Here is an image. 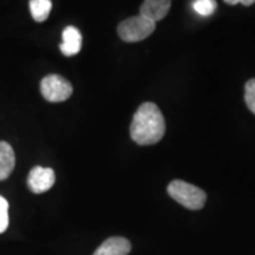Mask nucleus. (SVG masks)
I'll use <instances>...</instances> for the list:
<instances>
[{"label": "nucleus", "instance_id": "0eeeda50", "mask_svg": "<svg viewBox=\"0 0 255 255\" xmlns=\"http://www.w3.org/2000/svg\"><path fill=\"white\" fill-rule=\"evenodd\" d=\"M170 6L171 0H144L139 14L156 23L168 14Z\"/></svg>", "mask_w": 255, "mask_h": 255}, {"label": "nucleus", "instance_id": "4468645a", "mask_svg": "<svg viewBox=\"0 0 255 255\" xmlns=\"http://www.w3.org/2000/svg\"><path fill=\"white\" fill-rule=\"evenodd\" d=\"M225 2H227L229 5H237L239 2H241L245 6H251L255 2V0H223Z\"/></svg>", "mask_w": 255, "mask_h": 255}, {"label": "nucleus", "instance_id": "39448f33", "mask_svg": "<svg viewBox=\"0 0 255 255\" xmlns=\"http://www.w3.org/2000/svg\"><path fill=\"white\" fill-rule=\"evenodd\" d=\"M56 182V174L51 168L37 165L27 176V187L32 193L41 194L50 190Z\"/></svg>", "mask_w": 255, "mask_h": 255}, {"label": "nucleus", "instance_id": "9d476101", "mask_svg": "<svg viewBox=\"0 0 255 255\" xmlns=\"http://www.w3.org/2000/svg\"><path fill=\"white\" fill-rule=\"evenodd\" d=\"M30 11L32 17L38 23H43L49 18L51 9H52V1L51 0H30Z\"/></svg>", "mask_w": 255, "mask_h": 255}, {"label": "nucleus", "instance_id": "1a4fd4ad", "mask_svg": "<svg viewBox=\"0 0 255 255\" xmlns=\"http://www.w3.org/2000/svg\"><path fill=\"white\" fill-rule=\"evenodd\" d=\"M14 165L15 155L12 146L6 142H0V181L11 175Z\"/></svg>", "mask_w": 255, "mask_h": 255}, {"label": "nucleus", "instance_id": "f03ea898", "mask_svg": "<svg viewBox=\"0 0 255 255\" xmlns=\"http://www.w3.org/2000/svg\"><path fill=\"white\" fill-rule=\"evenodd\" d=\"M169 196L191 210H199L205 206L207 195L201 188L182 180H175L168 186Z\"/></svg>", "mask_w": 255, "mask_h": 255}, {"label": "nucleus", "instance_id": "ddd939ff", "mask_svg": "<svg viewBox=\"0 0 255 255\" xmlns=\"http://www.w3.org/2000/svg\"><path fill=\"white\" fill-rule=\"evenodd\" d=\"M8 227V202L0 195V234Z\"/></svg>", "mask_w": 255, "mask_h": 255}, {"label": "nucleus", "instance_id": "f257e3e1", "mask_svg": "<svg viewBox=\"0 0 255 255\" xmlns=\"http://www.w3.org/2000/svg\"><path fill=\"white\" fill-rule=\"evenodd\" d=\"M165 121L157 105L145 102L133 115L130 136L139 145L155 144L163 138Z\"/></svg>", "mask_w": 255, "mask_h": 255}, {"label": "nucleus", "instance_id": "20e7f679", "mask_svg": "<svg viewBox=\"0 0 255 255\" xmlns=\"http://www.w3.org/2000/svg\"><path fill=\"white\" fill-rule=\"evenodd\" d=\"M72 85L59 75H49L40 82V92L47 102H64L72 95Z\"/></svg>", "mask_w": 255, "mask_h": 255}, {"label": "nucleus", "instance_id": "7ed1b4c3", "mask_svg": "<svg viewBox=\"0 0 255 255\" xmlns=\"http://www.w3.org/2000/svg\"><path fill=\"white\" fill-rule=\"evenodd\" d=\"M156 24L143 15H133L120 23L117 27L120 37L127 43H137L144 40L154 33Z\"/></svg>", "mask_w": 255, "mask_h": 255}, {"label": "nucleus", "instance_id": "423d86ee", "mask_svg": "<svg viewBox=\"0 0 255 255\" xmlns=\"http://www.w3.org/2000/svg\"><path fill=\"white\" fill-rule=\"evenodd\" d=\"M63 40L60 44V51L64 56L71 57L77 55L82 49V33L77 27L68 26L63 31Z\"/></svg>", "mask_w": 255, "mask_h": 255}, {"label": "nucleus", "instance_id": "9b49d317", "mask_svg": "<svg viewBox=\"0 0 255 255\" xmlns=\"http://www.w3.org/2000/svg\"><path fill=\"white\" fill-rule=\"evenodd\" d=\"M216 7H218L216 0H194L193 2L194 11L202 17L212 15L215 12Z\"/></svg>", "mask_w": 255, "mask_h": 255}, {"label": "nucleus", "instance_id": "6e6552de", "mask_svg": "<svg viewBox=\"0 0 255 255\" xmlns=\"http://www.w3.org/2000/svg\"><path fill=\"white\" fill-rule=\"evenodd\" d=\"M131 251V244L126 238L114 237L105 240L96 250L94 255H128Z\"/></svg>", "mask_w": 255, "mask_h": 255}, {"label": "nucleus", "instance_id": "f8f14e48", "mask_svg": "<svg viewBox=\"0 0 255 255\" xmlns=\"http://www.w3.org/2000/svg\"><path fill=\"white\" fill-rule=\"evenodd\" d=\"M245 102L248 109L255 115V78L250 79L245 85Z\"/></svg>", "mask_w": 255, "mask_h": 255}]
</instances>
